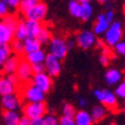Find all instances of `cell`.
<instances>
[{
	"label": "cell",
	"instance_id": "obj_7",
	"mask_svg": "<svg viewBox=\"0 0 125 125\" xmlns=\"http://www.w3.org/2000/svg\"><path fill=\"white\" fill-rule=\"evenodd\" d=\"M47 11H48V8H47L46 3L39 0L33 7H31L23 14V17L24 19L36 20V21L42 22L47 15Z\"/></svg>",
	"mask_w": 125,
	"mask_h": 125
},
{
	"label": "cell",
	"instance_id": "obj_37",
	"mask_svg": "<svg viewBox=\"0 0 125 125\" xmlns=\"http://www.w3.org/2000/svg\"><path fill=\"white\" fill-rule=\"evenodd\" d=\"M8 13H10V9L2 0H0V20L3 19Z\"/></svg>",
	"mask_w": 125,
	"mask_h": 125
},
{
	"label": "cell",
	"instance_id": "obj_28",
	"mask_svg": "<svg viewBox=\"0 0 125 125\" xmlns=\"http://www.w3.org/2000/svg\"><path fill=\"white\" fill-rule=\"evenodd\" d=\"M68 10L69 13L75 17V18H80L81 16V3L75 1V0H71L68 3Z\"/></svg>",
	"mask_w": 125,
	"mask_h": 125
},
{
	"label": "cell",
	"instance_id": "obj_49",
	"mask_svg": "<svg viewBox=\"0 0 125 125\" xmlns=\"http://www.w3.org/2000/svg\"><path fill=\"white\" fill-rule=\"evenodd\" d=\"M123 112H124V114H125V107H124V109H123Z\"/></svg>",
	"mask_w": 125,
	"mask_h": 125
},
{
	"label": "cell",
	"instance_id": "obj_30",
	"mask_svg": "<svg viewBox=\"0 0 125 125\" xmlns=\"http://www.w3.org/2000/svg\"><path fill=\"white\" fill-rule=\"evenodd\" d=\"M10 47H11L12 53L21 56L23 54V41L13 39V41L10 43Z\"/></svg>",
	"mask_w": 125,
	"mask_h": 125
},
{
	"label": "cell",
	"instance_id": "obj_33",
	"mask_svg": "<svg viewBox=\"0 0 125 125\" xmlns=\"http://www.w3.org/2000/svg\"><path fill=\"white\" fill-rule=\"evenodd\" d=\"M43 123L45 125H58V118L51 113H46L43 116Z\"/></svg>",
	"mask_w": 125,
	"mask_h": 125
},
{
	"label": "cell",
	"instance_id": "obj_15",
	"mask_svg": "<svg viewBox=\"0 0 125 125\" xmlns=\"http://www.w3.org/2000/svg\"><path fill=\"white\" fill-rule=\"evenodd\" d=\"M14 39V32L1 19L0 20V44H10Z\"/></svg>",
	"mask_w": 125,
	"mask_h": 125
},
{
	"label": "cell",
	"instance_id": "obj_51",
	"mask_svg": "<svg viewBox=\"0 0 125 125\" xmlns=\"http://www.w3.org/2000/svg\"><path fill=\"white\" fill-rule=\"evenodd\" d=\"M124 10H125V5H124Z\"/></svg>",
	"mask_w": 125,
	"mask_h": 125
},
{
	"label": "cell",
	"instance_id": "obj_48",
	"mask_svg": "<svg viewBox=\"0 0 125 125\" xmlns=\"http://www.w3.org/2000/svg\"><path fill=\"white\" fill-rule=\"evenodd\" d=\"M109 125H118V124H117V123H114V122H112V123H110Z\"/></svg>",
	"mask_w": 125,
	"mask_h": 125
},
{
	"label": "cell",
	"instance_id": "obj_32",
	"mask_svg": "<svg viewBox=\"0 0 125 125\" xmlns=\"http://www.w3.org/2000/svg\"><path fill=\"white\" fill-rule=\"evenodd\" d=\"M114 93H115V95L118 98L125 99V79L118 83V85L116 86Z\"/></svg>",
	"mask_w": 125,
	"mask_h": 125
},
{
	"label": "cell",
	"instance_id": "obj_2",
	"mask_svg": "<svg viewBox=\"0 0 125 125\" xmlns=\"http://www.w3.org/2000/svg\"><path fill=\"white\" fill-rule=\"evenodd\" d=\"M22 113L23 116L28 119H35L43 117L47 113V106L44 101L41 102H25L22 105Z\"/></svg>",
	"mask_w": 125,
	"mask_h": 125
},
{
	"label": "cell",
	"instance_id": "obj_12",
	"mask_svg": "<svg viewBox=\"0 0 125 125\" xmlns=\"http://www.w3.org/2000/svg\"><path fill=\"white\" fill-rule=\"evenodd\" d=\"M45 72L50 77H57L61 72V61L53 54L48 53L43 61Z\"/></svg>",
	"mask_w": 125,
	"mask_h": 125
},
{
	"label": "cell",
	"instance_id": "obj_34",
	"mask_svg": "<svg viewBox=\"0 0 125 125\" xmlns=\"http://www.w3.org/2000/svg\"><path fill=\"white\" fill-rule=\"evenodd\" d=\"M113 47H114V52L116 54L125 57V41L124 40H120Z\"/></svg>",
	"mask_w": 125,
	"mask_h": 125
},
{
	"label": "cell",
	"instance_id": "obj_27",
	"mask_svg": "<svg viewBox=\"0 0 125 125\" xmlns=\"http://www.w3.org/2000/svg\"><path fill=\"white\" fill-rule=\"evenodd\" d=\"M2 20L7 24V26L9 28H11L13 30V32H14V30H15V28H16L18 22H19V20H20V17L16 13H11V12H10Z\"/></svg>",
	"mask_w": 125,
	"mask_h": 125
},
{
	"label": "cell",
	"instance_id": "obj_10",
	"mask_svg": "<svg viewBox=\"0 0 125 125\" xmlns=\"http://www.w3.org/2000/svg\"><path fill=\"white\" fill-rule=\"evenodd\" d=\"M94 96L103 106L110 109L117 106V96L115 93L108 89H96L94 91Z\"/></svg>",
	"mask_w": 125,
	"mask_h": 125
},
{
	"label": "cell",
	"instance_id": "obj_4",
	"mask_svg": "<svg viewBox=\"0 0 125 125\" xmlns=\"http://www.w3.org/2000/svg\"><path fill=\"white\" fill-rule=\"evenodd\" d=\"M104 42L108 47H113L117 42L122 39L123 29L120 21H115L110 23L107 30L104 32Z\"/></svg>",
	"mask_w": 125,
	"mask_h": 125
},
{
	"label": "cell",
	"instance_id": "obj_24",
	"mask_svg": "<svg viewBox=\"0 0 125 125\" xmlns=\"http://www.w3.org/2000/svg\"><path fill=\"white\" fill-rule=\"evenodd\" d=\"M90 115H91V118L93 120V122H97V121H100L102 120L104 117H105L106 115V109L105 107H104L102 104L101 105H96L93 107L91 113H90Z\"/></svg>",
	"mask_w": 125,
	"mask_h": 125
},
{
	"label": "cell",
	"instance_id": "obj_40",
	"mask_svg": "<svg viewBox=\"0 0 125 125\" xmlns=\"http://www.w3.org/2000/svg\"><path fill=\"white\" fill-rule=\"evenodd\" d=\"M104 14H105L106 19L108 20L110 23L114 21V19H115V13H114L113 10H108V11H107L106 13H104Z\"/></svg>",
	"mask_w": 125,
	"mask_h": 125
},
{
	"label": "cell",
	"instance_id": "obj_45",
	"mask_svg": "<svg viewBox=\"0 0 125 125\" xmlns=\"http://www.w3.org/2000/svg\"><path fill=\"white\" fill-rule=\"evenodd\" d=\"M78 104L81 106V107H84L86 104H87V100L85 99V98H83V97H81L80 99H79V101H78Z\"/></svg>",
	"mask_w": 125,
	"mask_h": 125
},
{
	"label": "cell",
	"instance_id": "obj_6",
	"mask_svg": "<svg viewBox=\"0 0 125 125\" xmlns=\"http://www.w3.org/2000/svg\"><path fill=\"white\" fill-rule=\"evenodd\" d=\"M49 53L53 54L60 60L66 57L68 48L66 44V40L61 37H51L50 41L48 42Z\"/></svg>",
	"mask_w": 125,
	"mask_h": 125
},
{
	"label": "cell",
	"instance_id": "obj_53",
	"mask_svg": "<svg viewBox=\"0 0 125 125\" xmlns=\"http://www.w3.org/2000/svg\"><path fill=\"white\" fill-rule=\"evenodd\" d=\"M43 125H45V124H43Z\"/></svg>",
	"mask_w": 125,
	"mask_h": 125
},
{
	"label": "cell",
	"instance_id": "obj_42",
	"mask_svg": "<svg viewBox=\"0 0 125 125\" xmlns=\"http://www.w3.org/2000/svg\"><path fill=\"white\" fill-rule=\"evenodd\" d=\"M17 125H30V119H28L25 116H21V119H20Z\"/></svg>",
	"mask_w": 125,
	"mask_h": 125
},
{
	"label": "cell",
	"instance_id": "obj_5",
	"mask_svg": "<svg viewBox=\"0 0 125 125\" xmlns=\"http://www.w3.org/2000/svg\"><path fill=\"white\" fill-rule=\"evenodd\" d=\"M23 100L17 93H12L0 97V107L1 110H12L19 111L22 108Z\"/></svg>",
	"mask_w": 125,
	"mask_h": 125
},
{
	"label": "cell",
	"instance_id": "obj_25",
	"mask_svg": "<svg viewBox=\"0 0 125 125\" xmlns=\"http://www.w3.org/2000/svg\"><path fill=\"white\" fill-rule=\"evenodd\" d=\"M51 32L49 31V29L46 27V26H42L40 29V31L38 32L37 36H36V39L39 41V43L41 45H43V44H48V42L50 41L51 39Z\"/></svg>",
	"mask_w": 125,
	"mask_h": 125
},
{
	"label": "cell",
	"instance_id": "obj_22",
	"mask_svg": "<svg viewBox=\"0 0 125 125\" xmlns=\"http://www.w3.org/2000/svg\"><path fill=\"white\" fill-rule=\"evenodd\" d=\"M26 38H27V32H26V28H25L24 19L20 18L19 22H18V24L14 30V39L23 41Z\"/></svg>",
	"mask_w": 125,
	"mask_h": 125
},
{
	"label": "cell",
	"instance_id": "obj_9",
	"mask_svg": "<svg viewBox=\"0 0 125 125\" xmlns=\"http://www.w3.org/2000/svg\"><path fill=\"white\" fill-rule=\"evenodd\" d=\"M30 83L33 84L36 88H38L43 93H48L52 88V77H50L46 72H40V73H34L32 78L30 80Z\"/></svg>",
	"mask_w": 125,
	"mask_h": 125
},
{
	"label": "cell",
	"instance_id": "obj_36",
	"mask_svg": "<svg viewBox=\"0 0 125 125\" xmlns=\"http://www.w3.org/2000/svg\"><path fill=\"white\" fill-rule=\"evenodd\" d=\"M58 125H75L73 117H68L62 115L58 119Z\"/></svg>",
	"mask_w": 125,
	"mask_h": 125
},
{
	"label": "cell",
	"instance_id": "obj_29",
	"mask_svg": "<svg viewBox=\"0 0 125 125\" xmlns=\"http://www.w3.org/2000/svg\"><path fill=\"white\" fill-rule=\"evenodd\" d=\"M38 1L39 0H20V3H19L17 11L20 14L23 15L27 10H29L31 7H33Z\"/></svg>",
	"mask_w": 125,
	"mask_h": 125
},
{
	"label": "cell",
	"instance_id": "obj_19",
	"mask_svg": "<svg viewBox=\"0 0 125 125\" xmlns=\"http://www.w3.org/2000/svg\"><path fill=\"white\" fill-rule=\"evenodd\" d=\"M75 125H93V120L91 118L90 113L85 110L76 111L75 115L73 116Z\"/></svg>",
	"mask_w": 125,
	"mask_h": 125
},
{
	"label": "cell",
	"instance_id": "obj_39",
	"mask_svg": "<svg viewBox=\"0 0 125 125\" xmlns=\"http://www.w3.org/2000/svg\"><path fill=\"white\" fill-rule=\"evenodd\" d=\"M109 60H110V57L104 55V54H101L100 57H99V62L101 63V65H103V66H107L108 63H109Z\"/></svg>",
	"mask_w": 125,
	"mask_h": 125
},
{
	"label": "cell",
	"instance_id": "obj_18",
	"mask_svg": "<svg viewBox=\"0 0 125 125\" xmlns=\"http://www.w3.org/2000/svg\"><path fill=\"white\" fill-rule=\"evenodd\" d=\"M24 23H25V28L27 32V37L36 38L41 27L43 26L42 22L36 21V20H30V19H24Z\"/></svg>",
	"mask_w": 125,
	"mask_h": 125
},
{
	"label": "cell",
	"instance_id": "obj_31",
	"mask_svg": "<svg viewBox=\"0 0 125 125\" xmlns=\"http://www.w3.org/2000/svg\"><path fill=\"white\" fill-rule=\"evenodd\" d=\"M76 113V110L74 108V106L72 104L69 103H65L63 107H62V114L64 116H68V117H73Z\"/></svg>",
	"mask_w": 125,
	"mask_h": 125
},
{
	"label": "cell",
	"instance_id": "obj_13",
	"mask_svg": "<svg viewBox=\"0 0 125 125\" xmlns=\"http://www.w3.org/2000/svg\"><path fill=\"white\" fill-rule=\"evenodd\" d=\"M1 122L3 125H17L21 119L19 111L12 110H1Z\"/></svg>",
	"mask_w": 125,
	"mask_h": 125
},
{
	"label": "cell",
	"instance_id": "obj_41",
	"mask_svg": "<svg viewBox=\"0 0 125 125\" xmlns=\"http://www.w3.org/2000/svg\"><path fill=\"white\" fill-rule=\"evenodd\" d=\"M43 117L40 118H35L30 120V125H43Z\"/></svg>",
	"mask_w": 125,
	"mask_h": 125
},
{
	"label": "cell",
	"instance_id": "obj_3",
	"mask_svg": "<svg viewBox=\"0 0 125 125\" xmlns=\"http://www.w3.org/2000/svg\"><path fill=\"white\" fill-rule=\"evenodd\" d=\"M20 87V83L15 74L0 73V97L17 93Z\"/></svg>",
	"mask_w": 125,
	"mask_h": 125
},
{
	"label": "cell",
	"instance_id": "obj_26",
	"mask_svg": "<svg viewBox=\"0 0 125 125\" xmlns=\"http://www.w3.org/2000/svg\"><path fill=\"white\" fill-rule=\"evenodd\" d=\"M93 14V6L90 2L81 3V16L80 19L82 21H87L91 18Z\"/></svg>",
	"mask_w": 125,
	"mask_h": 125
},
{
	"label": "cell",
	"instance_id": "obj_47",
	"mask_svg": "<svg viewBox=\"0 0 125 125\" xmlns=\"http://www.w3.org/2000/svg\"><path fill=\"white\" fill-rule=\"evenodd\" d=\"M95 1H97V2H100V3H103V2H105L106 0H95Z\"/></svg>",
	"mask_w": 125,
	"mask_h": 125
},
{
	"label": "cell",
	"instance_id": "obj_1",
	"mask_svg": "<svg viewBox=\"0 0 125 125\" xmlns=\"http://www.w3.org/2000/svg\"><path fill=\"white\" fill-rule=\"evenodd\" d=\"M18 94L25 102H41L45 99V93L40 91L30 82L20 85Z\"/></svg>",
	"mask_w": 125,
	"mask_h": 125
},
{
	"label": "cell",
	"instance_id": "obj_23",
	"mask_svg": "<svg viewBox=\"0 0 125 125\" xmlns=\"http://www.w3.org/2000/svg\"><path fill=\"white\" fill-rule=\"evenodd\" d=\"M11 54L12 50L10 47V44H0V73L2 71L5 61Z\"/></svg>",
	"mask_w": 125,
	"mask_h": 125
},
{
	"label": "cell",
	"instance_id": "obj_21",
	"mask_svg": "<svg viewBox=\"0 0 125 125\" xmlns=\"http://www.w3.org/2000/svg\"><path fill=\"white\" fill-rule=\"evenodd\" d=\"M41 46L42 45L39 43V41L35 37H27L23 40V54L38 50L41 48Z\"/></svg>",
	"mask_w": 125,
	"mask_h": 125
},
{
	"label": "cell",
	"instance_id": "obj_50",
	"mask_svg": "<svg viewBox=\"0 0 125 125\" xmlns=\"http://www.w3.org/2000/svg\"><path fill=\"white\" fill-rule=\"evenodd\" d=\"M124 106H125V99H124Z\"/></svg>",
	"mask_w": 125,
	"mask_h": 125
},
{
	"label": "cell",
	"instance_id": "obj_20",
	"mask_svg": "<svg viewBox=\"0 0 125 125\" xmlns=\"http://www.w3.org/2000/svg\"><path fill=\"white\" fill-rule=\"evenodd\" d=\"M104 78H105V81L108 85H116L121 81L122 74L118 69L111 68L106 71L105 75H104Z\"/></svg>",
	"mask_w": 125,
	"mask_h": 125
},
{
	"label": "cell",
	"instance_id": "obj_35",
	"mask_svg": "<svg viewBox=\"0 0 125 125\" xmlns=\"http://www.w3.org/2000/svg\"><path fill=\"white\" fill-rule=\"evenodd\" d=\"M2 1L7 5V7L11 10H14V11H17L19 3H20V0H2Z\"/></svg>",
	"mask_w": 125,
	"mask_h": 125
},
{
	"label": "cell",
	"instance_id": "obj_43",
	"mask_svg": "<svg viewBox=\"0 0 125 125\" xmlns=\"http://www.w3.org/2000/svg\"><path fill=\"white\" fill-rule=\"evenodd\" d=\"M66 44H67V48H68V50L72 49V48H73V47L76 45L75 40H73V39H68V40L66 41Z\"/></svg>",
	"mask_w": 125,
	"mask_h": 125
},
{
	"label": "cell",
	"instance_id": "obj_46",
	"mask_svg": "<svg viewBox=\"0 0 125 125\" xmlns=\"http://www.w3.org/2000/svg\"><path fill=\"white\" fill-rule=\"evenodd\" d=\"M79 3H84V2H90V0H75Z\"/></svg>",
	"mask_w": 125,
	"mask_h": 125
},
{
	"label": "cell",
	"instance_id": "obj_44",
	"mask_svg": "<svg viewBox=\"0 0 125 125\" xmlns=\"http://www.w3.org/2000/svg\"><path fill=\"white\" fill-rule=\"evenodd\" d=\"M102 54H104V55H106V56L110 57L111 54H112V52H111L110 48H109L108 46H106V47H103V48H102Z\"/></svg>",
	"mask_w": 125,
	"mask_h": 125
},
{
	"label": "cell",
	"instance_id": "obj_38",
	"mask_svg": "<svg viewBox=\"0 0 125 125\" xmlns=\"http://www.w3.org/2000/svg\"><path fill=\"white\" fill-rule=\"evenodd\" d=\"M32 71L33 74L34 73H40V72H44L45 68H44V64L43 63H37V64H32Z\"/></svg>",
	"mask_w": 125,
	"mask_h": 125
},
{
	"label": "cell",
	"instance_id": "obj_16",
	"mask_svg": "<svg viewBox=\"0 0 125 125\" xmlns=\"http://www.w3.org/2000/svg\"><path fill=\"white\" fill-rule=\"evenodd\" d=\"M109 25H110V22L106 19L105 14L101 13L96 17L95 22L93 24V33L95 35L104 34V32L107 30Z\"/></svg>",
	"mask_w": 125,
	"mask_h": 125
},
{
	"label": "cell",
	"instance_id": "obj_17",
	"mask_svg": "<svg viewBox=\"0 0 125 125\" xmlns=\"http://www.w3.org/2000/svg\"><path fill=\"white\" fill-rule=\"evenodd\" d=\"M46 53L43 49H38L32 52H29V53L24 54V59L27 60L29 63L32 65V64H37V63H43V61L45 59Z\"/></svg>",
	"mask_w": 125,
	"mask_h": 125
},
{
	"label": "cell",
	"instance_id": "obj_14",
	"mask_svg": "<svg viewBox=\"0 0 125 125\" xmlns=\"http://www.w3.org/2000/svg\"><path fill=\"white\" fill-rule=\"evenodd\" d=\"M20 59H21V56L12 53L11 55L7 58V60L5 61L1 73H4V74H14L16 69H17V66L19 64Z\"/></svg>",
	"mask_w": 125,
	"mask_h": 125
},
{
	"label": "cell",
	"instance_id": "obj_52",
	"mask_svg": "<svg viewBox=\"0 0 125 125\" xmlns=\"http://www.w3.org/2000/svg\"><path fill=\"white\" fill-rule=\"evenodd\" d=\"M124 73H125V70H124Z\"/></svg>",
	"mask_w": 125,
	"mask_h": 125
},
{
	"label": "cell",
	"instance_id": "obj_8",
	"mask_svg": "<svg viewBox=\"0 0 125 125\" xmlns=\"http://www.w3.org/2000/svg\"><path fill=\"white\" fill-rule=\"evenodd\" d=\"M14 74H15L16 78L18 79L20 85L28 83V82H30L31 78H32V75H33L32 66H31V64L27 60H25L24 58H21Z\"/></svg>",
	"mask_w": 125,
	"mask_h": 125
},
{
	"label": "cell",
	"instance_id": "obj_11",
	"mask_svg": "<svg viewBox=\"0 0 125 125\" xmlns=\"http://www.w3.org/2000/svg\"><path fill=\"white\" fill-rule=\"evenodd\" d=\"M97 42L96 35L91 30H82L77 33L75 43L82 49H90Z\"/></svg>",
	"mask_w": 125,
	"mask_h": 125
}]
</instances>
